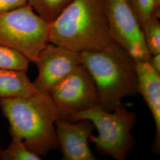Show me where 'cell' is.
I'll return each mask as SVG.
<instances>
[{
	"instance_id": "9",
	"label": "cell",
	"mask_w": 160,
	"mask_h": 160,
	"mask_svg": "<svg viewBox=\"0 0 160 160\" xmlns=\"http://www.w3.org/2000/svg\"><path fill=\"white\" fill-rule=\"evenodd\" d=\"M72 122L59 119L55 123L58 142L65 160H94L88 141L94 125L88 120Z\"/></svg>"
},
{
	"instance_id": "6",
	"label": "cell",
	"mask_w": 160,
	"mask_h": 160,
	"mask_svg": "<svg viewBox=\"0 0 160 160\" xmlns=\"http://www.w3.org/2000/svg\"><path fill=\"white\" fill-rule=\"evenodd\" d=\"M110 35L135 61H149L142 26L128 0H103Z\"/></svg>"
},
{
	"instance_id": "17",
	"label": "cell",
	"mask_w": 160,
	"mask_h": 160,
	"mask_svg": "<svg viewBox=\"0 0 160 160\" xmlns=\"http://www.w3.org/2000/svg\"><path fill=\"white\" fill-rule=\"evenodd\" d=\"M28 4V0H0V13L10 12Z\"/></svg>"
},
{
	"instance_id": "16",
	"label": "cell",
	"mask_w": 160,
	"mask_h": 160,
	"mask_svg": "<svg viewBox=\"0 0 160 160\" xmlns=\"http://www.w3.org/2000/svg\"><path fill=\"white\" fill-rule=\"evenodd\" d=\"M141 26L155 12L154 0H128Z\"/></svg>"
},
{
	"instance_id": "11",
	"label": "cell",
	"mask_w": 160,
	"mask_h": 160,
	"mask_svg": "<svg viewBox=\"0 0 160 160\" xmlns=\"http://www.w3.org/2000/svg\"><path fill=\"white\" fill-rule=\"evenodd\" d=\"M39 93L26 71L0 68V98L29 97Z\"/></svg>"
},
{
	"instance_id": "10",
	"label": "cell",
	"mask_w": 160,
	"mask_h": 160,
	"mask_svg": "<svg viewBox=\"0 0 160 160\" xmlns=\"http://www.w3.org/2000/svg\"><path fill=\"white\" fill-rule=\"evenodd\" d=\"M138 81V92L147 104L154 120L156 135L154 149L160 152V73L152 67L149 61H135Z\"/></svg>"
},
{
	"instance_id": "13",
	"label": "cell",
	"mask_w": 160,
	"mask_h": 160,
	"mask_svg": "<svg viewBox=\"0 0 160 160\" xmlns=\"http://www.w3.org/2000/svg\"><path fill=\"white\" fill-rule=\"evenodd\" d=\"M160 18L153 14L142 27L145 41L151 55L160 53Z\"/></svg>"
},
{
	"instance_id": "4",
	"label": "cell",
	"mask_w": 160,
	"mask_h": 160,
	"mask_svg": "<svg viewBox=\"0 0 160 160\" xmlns=\"http://www.w3.org/2000/svg\"><path fill=\"white\" fill-rule=\"evenodd\" d=\"M90 120L96 127L98 136L91 134L89 139L102 154L116 160H124L134 144L131 131L135 126L136 116L122 104L112 112L100 106L70 114L66 119L71 122Z\"/></svg>"
},
{
	"instance_id": "14",
	"label": "cell",
	"mask_w": 160,
	"mask_h": 160,
	"mask_svg": "<svg viewBox=\"0 0 160 160\" xmlns=\"http://www.w3.org/2000/svg\"><path fill=\"white\" fill-rule=\"evenodd\" d=\"M2 160H40L41 157L30 151L23 141L12 138V141L1 154Z\"/></svg>"
},
{
	"instance_id": "3",
	"label": "cell",
	"mask_w": 160,
	"mask_h": 160,
	"mask_svg": "<svg viewBox=\"0 0 160 160\" xmlns=\"http://www.w3.org/2000/svg\"><path fill=\"white\" fill-rule=\"evenodd\" d=\"M97 88L99 106L112 112L124 97L137 94L135 61L115 43L100 51L80 53Z\"/></svg>"
},
{
	"instance_id": "19",
	"label": "cell",
	"mask_w": 160,
	"mask_h": 160,
	"mask_svg": "<svg viewBox=\"0 0 160 160\" xmlns=\"http://www.w3.org/2000/svg\"><path fill=\"white\" fill-rule=\"evenodd\" d=\"M2 149L1 145V143H0V160H1V154H2Z\"/></svg>"
},
{
	"instance_id": "15",
	"label": "cell",
	"mask_w": 160,
	"mask_h": 160,
	"mask_svg": "<svg viewBox=\"0 0 160 160\" xmlns=\"http://www.w3.org/2000/svg\"><path fill=\"white\" fill-rule=\"evenodd\" d=\"M30 62L26 58L19 52L0 45V68L12 69L27 72Z\"/></svg>"
},
{
	"instance_id": "8",
	"label": "cell",
	"mask_w": 160,
	"mask_h": 160,
	"mask_svg": "<svg viewBox=\"0 0 160 160\" xmlns=\"http://www.w3.org/2000/svg\"><path fill=\"white\" fill-rule=\"evenodd\" d=\"M34 63L39 74L33 84L40 92L49 95L59 82L82 64L80 53L51 43L41 51Z\"/></svg>"
},
{
	"instance_id": "7",
	"label": "cell",
	"mask_w": 160,
	"mask_h": 160,
	"mask_svg": "<svg viewBox=\"0 0 160 160\" xmlns=\"http://www.w3.org/2000/svg\"><path fill=\"white\" fill-rule=\"evenodd\" d=\"M61 119L99 106L97 88L83 64L77 67L49 93Z\"/></svg>"
},
{
	"instance_id": "12",
	"label": "cell",
	"mask_w": 160,
	"mask_h": 160,
	"mask_svg": "<svg viewBox=\"0 0 160 160\" xmlns=\"http://www.w3.org/2000/svg\"><path fill=\"white\" fill-rule=\"evenodd\" d=\"M74 0H28L35 12L46 22L51 23Z\"/></svg>"
},
{
	"instance_id": "18",
	"label": "cell",
	"mask_w": 160,
	"mask_h": 160,
	"mask_svg": "<svg viewBox=\"0 0 160 160\" xmlns=\"http://www.w3.org/2000/svg\"><path fill=\"white\" fill-rule=\"evenodd\" d=\"M149 63L155 70L160 73V53L151 55Z\"/></svg>"
},
{
	"instance_id": "5",
	"label": "cell",
	"mask_w": 160,
	"mask_h": 160,
	"mask_svg": "<svg viewBox=\"0 0 160 160\" xmlns=\"http://www.w3.org/2000/svg\"><path fill=\"white\" fill-rule=\"evenodd\" d=\"M49 43L48 23L29 4L0 13V45L34 63Z\"/></svg>"
},
{
	"instance_id": "1",
	"label": "cell",
	"mask_w": 160,
	"mask_h": 160,
	"mask_svg": "<svg viewBox=\"0 0 160 160\" xmlns=\"http://www.w3.org/2000/svg\"><path fill=\"white\" fill-rule=\"evenodd\" d=\"M48 29L49 43L78 53L100 51L114 43L103 0H74Z\"/></svg>"
},
{
	"instance_id": "2",
	"label": "cell",
	"mask_w": 160,
	"mask_h": 160,
	"mask_svg": "<svg viewBox=\"0 0 160 160\" xmlns=\"http://www.w3.org/2000/svg\"><path fill=\"white\" fill-rule=\"evenodd\" d=\"M0 108L9 123L12 138L22 140L40 157L57 148L55 123L61 118L49 94L0 98Z\"/></svg>"
}]
</instances>
